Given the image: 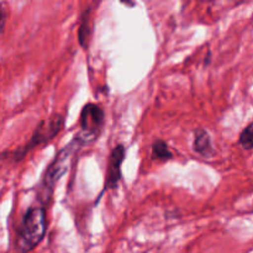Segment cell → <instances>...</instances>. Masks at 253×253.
Masks as SVG:
<instances>
[{
  "instance_id": "obj_1",
  "label": "cell",
  "mask_w": 253,
  "mask_h": 253,
  "mask_svg": "<svg viewBox=\"0 0 253 253\" xmlns=\"http://www.w3.org/2000/svg\"><path fill=\"white\" fill-rule=\"evenodd\" d=\"M46 225V211L43 208H29L22 216L21 224L17 230L16 241H15L17 253L32 251L43 239Z\"/></svg>"
},
{
  "instance_id": "obj_2",
  "label": "cell",
  "mask_w": 253,
  "mask_h": 253,
  "mask_svg": "<svg viewBox=\"0 0 253 253\" xmlns=\"http://www.w3.org/2000/svg\"><path fill=\"white\" fill-rule=\"evenodd\" d=\"M82 146H84V143L76 135V137L72 140V142L68 143L64 148H62L58 152V155L56 156V158L52 161V163L48 166L46 172H44L41 185H40V198H41V200L47 202L48 199H51L52 192L54 189V184L68 170L69 161H71L74 153Z\"/></svg>"
},
{
  "instance_id": "obj_3",
  "label": "cell",
  "mask_w": 253,
  "mask_h": 253,
  "mask_svg": "<svg viewBox=\"0 0 253 253\" xmlns=\"http://www.w3.org/2000/svg\"><path fill=\"white\" fill-rule=\"evenodd\" d=\"M104 119H105L104 110L96 104L88 103L83 106L79 118L81 131L77 133V136L84 145H88L91 141L96 140L104 125Z\"/></svg>"
},
{
  "instance_id": "obj_4",
  "label": "cell",
  "mask_w": 253,
  "mask_h": 253,
  "mask_svg": "<svg viewBox=\"0 0 253 253\" xmlns=\"http://www.w3.org/2000/svg\"><path fill=\"white\" fill-rule=\"evenodd\" d=\"M64 126V116L62 115H54L48 120H43L37 125L36 130L32 133L31 138L29 142L24 146V147L19 148L16 152L14 153V160L19 161L29 152L31 148L36 147L39 145H43V143L48 142L49 140L54 137L59 131L63 128Z\"/></svg>"
},
{
  "instance_id": "obj_5",
  "label": "cell",
  "mask_w": 253,
  "mask_h": 253,
  "mask_svg": "<svg viewBox=\"0 0 253 253\" xmlns=\"http://www.w3.org/2000/svg\"><path fill=\"white\" fill-rule=\"evenodd\" d=\"M126 150L123 145H116L111 151L108 161V170H106L105 188L115 189L121 179V166L125 160Z\"/></svg>"
},
{
  "instance_id": "obj_6",
  "label": "cell",
  "mask_w": 253,
  "mask_h": 253,
  "mask_svg": "<svg viewBox=\"0 0 253 253\" xmlns=\"http://www.w3.org/2000/svg\"><path fill=\"white\" fill-rule=\"evenodd\" d=\"M94 30V15L90 6L86 7L85 11L81 15V24L78 29V41L83 48H88L90 44L91 36Z\"/></svg>"
},
{
  "instance_id": "obj_7",
  "label": "cell",
  "mask_w": 253,
  "mask_h": 253,
  "mask_svg": "<svg viewBox=\"0 0 253 253\" xmlns=\"http://www.w3.org/2000/svg\"><path fill=\"white\" fill-rule=\"evenodd\" d=\"M194 151L204 158H210L215 155L214 146H212L210 135L204 128H197L194 131Z\"/></svg>"
},
{
  "instance_id": "obj_8",
  "label": "cell",
  "mask_w": 253,
  "mask_h": 253,
  "mask_svg": "<svg viewBox=\"0 0 253 253\" xmlns=\"http://www.w3.org/2000/svg\"><path fill=\"white\" fill-rule=\"evenodd\" d=\"M151 157L155 161H169L173 158V153L170 152L169 147H168L167 142L163 140H156L152 145V153Z\"/></svg>"
},
{
  "instance_id": "obj_9",
  "label": "cell",
  "mask_w": 253,
  "mask_h": 253,
  "mask_svg": "<svg viewBox=\"0 0 253 253\" xmlns=\"http://www.w3.org/2000/svg\"><path fill=\"white\" fill-rule=\"evenodd\" d=\"M240 145L245 150H253V123L247 125L240 133Z\"/></svg>"
}]
</instances>
